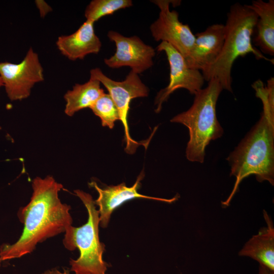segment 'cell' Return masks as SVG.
Listing matches in <instances>:
<instances>
[{
	"mask_svg": "<svg viewBox=\"0 0 274 274\" xmlns=\"http://www.w3.org/2000/svg\"><path fill=\"white\" fill-rule=\"evenodd\" d=\"M1 261H0V266H1Z\"/></svg>",
	"mask_w": 274,
	"mask_h": 274,
	"instance_id": "obj_23",
	"label": "cell"
},
{
	"mask_svg": "<svg viewBox=\"0 0 274 274\" xmlns=\"http://www.w3.org/2000/svg\"><path fill=\"white\" fill-rule=\"evenodd\" d=\"M90 73V79L98 80L106 88L118 109L120 121L124 127L125 152L129 154H133L141 145L147 148L151 138L142 142L134 140L130 134L127 121L131 100L146 97L149 92V88L143 83L139 75L131 71L125 80L120 82L107 77L99 68L92 69Z\"/></svg>",
	"mask_w": 274,
	"mask_h": 274,
	"instance_id": "obj_6",
	"label": "cell"
},
{
	"mask_svg": "<svg viewBox=\"0 0 274 274\" xmlns=\"http://www.w3.org/2000/svg\"><path fill=\"white\" fill-rule=\"evenodd\" d=\"M32 194L27 205L17 213L23 224L22 233L13 244L0 247V261L20 258L31 253L37 245L47 239L65 232L72 225L70 206L62 203L58 193L63 188L50 176L35 178L32 182Z\"/></svg>",
	"mask_w": 274,
	"mask_h": 274,
	"instance_id": "obj_1",
	"label": "cell"
},
{
	"mask_svg": "<svg viewBox=\"0 0 274 274\" xmlns=\"http://www.w3.org/2000/svg\"><path fill=\"white\" fill-rule=\"evenodd\" d=\"M132 6L131 0H93L87 6L84 15L87 20L94 23L102 17Z\"/></svg>",
	"mask_w": 274,
	"mask_h": 274,
	"instance_id": "obj_17",
	"label": "cell"
},
{
	"mask_svg": "<svg viewBox=\"0 0 274 274\" xmlns=\"http://www.w3.org/2000/svg\"><path fill=\"white\" fill-rule=\"evenodd\" d=\"M144 177V173L142 171L134 184L130 187H127L125 183L115 186H107L104 188L99 187L97 183L93 181L89 184L98 194V197L94 200V203L99 208L98 211L100 227H107L114 211L128 200L135 198H144L170 203L178 199V195L170 199H165L140 194L138 192V190L141 187V181Z\"/></svg>",
	"mask_w": 274,
	"mask_h": 274,
	"instance_id": "obj_11",
	"label": "cell"
},
{
	"mask_svg": "<svg viewBox=\"0 0 274 274\" xmlns=\"http://www.w3.org/2000/svg\"><path fill=\"white\" fill-rule=\"evenodd\" d=\"M258 274H274V271L259 264Z\"/></svg>",
	"mask_w": 274,
	"mask_h": 274,
	"instance_id": "obj_21",
	"label": "cell"
},
{
	"mask_svg": "<svg viewBox=\"0 0 274 274\" xmlns=\"http://www.w3.org/2000/svg\"><path fill=\"white\" fill-rule=\"evenodd\" d=\"M3 86H4L3 83L2 78H1V77L0 76V88H1V87Z\"/></svg>",
	"mask_w": 274,
	"mask_h": 274,
	"instance_id": "obj_22",
	"label": "cell"
},
{
	"mask_svg": "<svg viewBox=\"0 0 274 274\" xmlns=\"http://www.w3.org/2000/svg\"><path fill=\"white\" fill-rule=\"evenodd\" d=\"M42 274H71L68 271L64 270L61 271L56 268L48 269L44 271Z\"/></svg>",
	"mask_w": 274,
	"mask_h": 274,
	"instance_id": "obj_20",
	"label": "cell"
},
{
	"mask_svg": "<svg viewBox=\"0 0 274 274\" xmlns=\"http://www.w3.org/2000/svg\"><path fill=\"white\" fill-rule=\"evenodd\" d=\"M88 212L87 222L79 227L72 225L64 232L62 243L65 249L73 251L78 249L79 257L71 259V271L75 274H106L109 264L102 258L105 245L99 241V218L92 196L82 190H75Z\"/></svg>",
	"mask_w": 274,
	"mask_h": 274,
	"instance_id": "obj_5",
	"label": "cell"
},
{
	"mask_svg": "<svg viewBox=\"0 0 274 274\" xmlns=\"http://www.w3.org/2000/svg\"><path fill=\"white\" fill-rule=\"evenodd\" d=\"M93 22L86 20L73 33L58 37L56 45L68 59H83L90 54H97L101 43L95 33Z\"/></svg>",
	"mask_w": 274,
	"mask_h": 274,
	"instance_id": "obj_13",
	"label": "cell"
},
{
	"mask_svg": "<svg viewBox=\"0 0 274 274\" xmlns=\"http://www.w3.org/2000/svg\"><path fill=\"white\" fill-rule=\"evenodd\" d=\"M223 90L217 78L210 79L208 86L194 95L191 107L170 120L182 124L189 129L186 156L190 161L203 163L207 146L223 134L216 115L217 102Z\"/></svg>",
	"mask_w": 274,
	"mask_h": 274,
	"instance_id": "obj_4",
	"label": "cell"
},
{
	"mask_svg": "<svg viewBox=\"0 0 274 274\" xmlns=\"http://www.w3.org/2000/svg\"><path fill=\"white\" fill-rule=\"evenodd\" d=\"M107 36L115 43L116 48L113 56L104 59L108 67L117 68L128 66L132 72L139 75L153 65L155 49L146 44L139 37H125L114 30L109 31Z\"/></svg>",
	"mask_w": 274,
	"mask_h": 274,
	"instance_id": "obj_10",
	"label": "cell"
},
{
	"mask_svg": "<svg viewBox=\"0 0 274 274\" xmlns=\"http://www.w3.org/2000/svg\"><path fill=\"white\" fill-rule=\"evenodd\" d=\"M257 14L246 5L235 3L230 7L225 24V38L221 53L216 60L201 71L204 80L217 78L223 89L232 92L231 70L235 60L252 53L257 59L272 62L265 57L252 43Z\"/></svg>",
	"mask_w": 274,
	"mask_h": 274,
	"instance_id": "obj_3",
	"label": "cell"
},
{
	"mask_svg": "<svg viewBox=\"0 0 274 274\" xmlns=\"http://www.w3.org/2000/svg\"><path fill=\"white\" fill-rule=\"evenodd\" d=\"M257 15L255 25L256 36L253 39L255 46L260 52L271 56L274 55V1H253L246 5Z\"/></svg>",
	"mask_w": 274,
	"mask_h": 274,
	"instance_id": "obj_15",
	"label": "cell"
},
{
	"mask_svg": "<svg viewBox=\"0 0 274 274\" xmlns=\"http://www.w3.org/2000/svg\"><path fill=\"white\" fill-rule=\"evenodd\" d=\"M256 97L260 99L263 111L260 119L227 160L230 175L235 177L232 191L222 206L227 207L242 180L253 175L259 182L274 185V78L264 85L258 80L252 85Z\"/></svg>",
	"mask_w": 274,
	"mask_h": 274,
	"instance_id": "obj_2",
	"label": "cell"
},
{
	"mask_svg": "<svg viewBox=\"0 0 274 274\" xmlns=\"http://www.w3.org/2000/svg\"><path fill=\"white\" fill-rule=\"evenodd\" d=\"M156 49L165 53L170 71L168 84L157 93L155 99V112L159 113L162 104L176 90L185 89L194 95L202 88L205 80L201 72L190 68L183 56L168 43L161 42Z\"/></svg>",
	"mask_w": 274,
	"mask_h": 274,
	"instance_id": "obj_9",
	"label": "cell"
},
{
	"mask_svg": "<svg viewBox=\"0 0 274 274\" xmlns=\"http://www.w3.org/2000/svg\"><path fill=\"white\" fill-rule=\"evenodd\" d=\"M0 76L7 95L12 101L27 98L33 86L44 80L39 55L31 47L18 63L0 62Z\"/></svg>",
	"mask_w": 274,
	"mask_h": 274,
	"instance_id": "obj_8",
	"label": "cell"
},
{
	"mask_svg": "<svg viewBox=\"0 0 274 274\" xmlns=\"http://www.w3.org/2000/svg\"><path fill=\"white\" fill-rule=\"evenodd\" d=\"M225 32V25L217 23L196 33L193 48L185 60L188 66L202 71L213 63L222 51Z\"/></svg>",
	"mask_w": 274,
	"mask_h": 274,
	"instance_id": "obj_12",
	"label": "cell"
},
{
	"mask_svg": "<svg viewBox=\"0 0 274 274\" xmlns=\"http://www.w3.org/2000/svg\"><path fill=\"white\" fill-rule=\"evenodd\" d=\"M37 7L40 10L41 17H44L51 11V8L44 1H36Z\"/></svg>",
	"mask_w": 274,
	"mask_h": 274,
	"instance_id": "obj_19",
	"label": "cell"
},
{
	"mask_svg": "<svg viewBox=\"0 0 274 274\" xmlns=\"http://www.w3.org/2000/svg\"><path fill=\"white\" fill-rule=\"evenodd\" d=\"M90 109L100 118L102 126L113 129L115 122L120 120L118 109L109 94L105 93Z\"/></svg>",
	"mask_w": 274,
	"mask_h": 274,
	"instance_id": "obj_18",
	"label": "cell"
},
{
	"mask_svg": "<svg viewBox=\"0 0 274 274\" xmlns=\"http://www.w3.org/2000/svg\"><path fill=\"white\" fill-rule=\"evenodd\" d=\"M152 2L160 10L158 18L150 27L153 38L156 41L168 43L186 60L193 48L195 36L188 24H183L179 20V13L175 10H170V4L179 6L181 1Z\"/></svg>",
	"mask_w": 274,
	"mask_h": 274,
	"instance_id": "obj_7",
	"label": "cell"
},
{
	"mask_svg": "<svg viewBox=\"0 0 274 274\" xmlns=\"http://www.w3.org/2000/svg\"><path fill=\"white\" fill-rule=\"evenodd\" d=\"M263 216L266 226L260 229L239 252L241 256H248L274 271V227L272 220L265 210Z\"/></svg>",
	"mask_w": 274,
	"mask_h": 274,
	"instance_id": "obj_14",
	"label": "cell"
},
{
	"mask_svg": "<svg viewBox=\"0 0 274 274\" xmlns=\"http://www.w3.org/2000/svg\"><path fill=\"white\" fill-rule=\"evenodd\" d=\"M97 80L90 79L82 84H76L64 95L66 101L64 113L73 116L80 110L90 108L105 92Z\"/></svg>",
	"mask_w": 274,
	"mask_h": 274,
	"instance_id": "obj_16",
	"label": "cell"
}]
</instances>
